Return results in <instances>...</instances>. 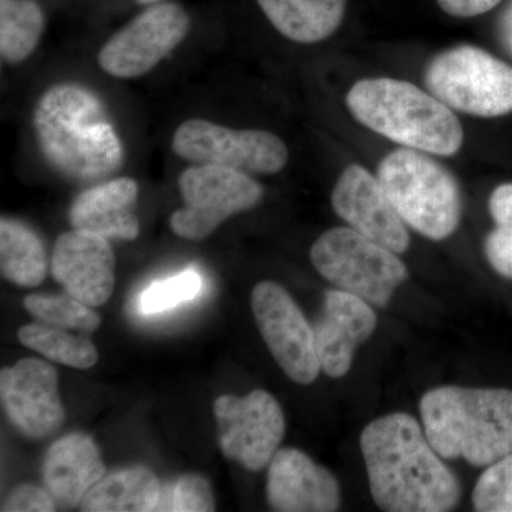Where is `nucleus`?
I'll list each match as a JSON object with an SVG mask.
<instances>
[{"label": "nucleus", "instance_id": "1", "mask_svg": "<svg viewBox=\"0 0 512 512\" xmlns=\"http://www.w3.org/2000/svg\"><path fill=\"white\" fill-rule=\"evenodd\" d=\"M360 448L380 510L447 512L460 503L457 477L410 414H387L367 424Z\"/></svg>", "mask_w": 512, "mask_h": 512}, {"label": "nucleus", "instance_id": "2", "mask_svg": "<svg viewBox=\"0 0 512 512\" xmlns=\"http://www.w3.org/2000/svg\"><path fill=\"white\" fill-rule=\"evenodd\" d=\"M37 144L47 163L77 181H97L119 170L120 138L99 97L80 84H57L35 111Z\"/></svg>", "mask_w": 512, "mask_h": 512}, {"label": "nucleus", "instance_id": "3", "mask_svg": "<svg viewBox=\"0 0 512 512\" xmlns=\"http://www.w3.org/2000/svg\"><path fill=\"white\" fill-rule=\"evenodd\" d=\"M420 414L444 460L488 467L512 453V390L437 387L421 397Z\"/></svg>", "mask_w": 512, "mask_h": 512}, {"label": "nucleus", "instance_id": "4", "mask_svg": "<svg viewBox=\"0 0 512 512\" xmlns=\"http://www.w3.org/2000/svg\"><path fill=\"white\" fill-rule=\"evenodd\" d=\"M346 104L356 121L400 146L443 157L456 156L463 147V127L453 110L413 83L359 80Z\"/></svg>", "mask_w": 512, "mask_h": 512}, {"label": "nucleus", "instance_id": "5", "mask_svg": "<svg viewBox=\"0 0 512 512\" xmlns=\"http://www.w3.org/2000/svg\"><path fill=\"white\" fill-rule=\"evenodd\" d=\"M377 178L414 231L433 241H443L456 232L463 214L460 185L427 153L397 148L380 161Z\"/></svg>", "mask_w": 512, "mask_h": 512}, {"label": "nucleus", "instance_id": "6", "mask_svg": "<svg viewBox=\"0 0 512 512\" xmlns=\"http://www.w3.org/2000/svg\"><path fill=\"white\" fill-rule=\"evenodd\" d=\"M424 84L451 110L494 119L512 113V66L473 45L444 50L424 70Z\"/></svg>", "mask_w": 512, "mask_h": 512}, {"label": "nucleus", "instance_id": "7", "mask_svg": "<svg viewBox=\"0 0 512 512\" xmlns=\"http://www.w3.org/2000/svg\"><path fill=\"white\" fill-rule=\"evenodd\" d=\"M311 261L330 284L377 308H386L409 276L396 252L350 227L332 228L320 235L312 245Z\"/></svg>", "mask_w": 512, "mask_h": 512}, {"label": "nucleus", "instance_id": "8", "mask_svg": "<svg viewBox=\"0 0 512 512\" xmlns=\"http://www.w3.org/2000/svg\"><path fill=\"white\" fill-rule=\"evenodd\" d=\"M184 208L170 218L174 234L191 241L210 237L232 215L249 211L262 200L264 190L248 173L197 164L178 178Z\"/></svg>", "mask_w": 512, "mask_h": 512}, {"label": "nucleus", "instance_id": "9", "mask_svg": "<svg viewBox=\"0 0 512 512\" xmlns=\"http://www.w3.org/2000/svg\"><path fill=\"white\" fill-rule=\"evenodd\" d=\"M173 151L195 164L222 165L242 173L275 174L288 163L284 141L264 130H235L192 119L174 134Z\"/></svg>", "mask_w": 512, "mask_h": 512}, {"label": "nucleus", "instance_id": "10", "mask_svg": "<svg viewBox=\"0 0 512 512\" xmlns=\"http://www.w3.org/2000/svg\"><path fill=\"white\" fill-rule=\"evenodd\" d=\"M214 416L222 454L249 471L269 466L285 436V416L271 393L255 390L245 397L221 396Z\"/></svg>", "mask_w": 512, "mask_h": 512}, {"label": "nucleus", "instance_id": "11", "mask_svg": "<svg viewBox=\"0 0 512 512\" xmlns=\"http://www.w3.org/2000/svg\"><path fill=\"white\" fill-rule=\"evenodd\" d=\"M252 312L269 352L286 376L298 384L318 379L315 333L292 296L275 282H259L252 291Z\"/></svg>", "mask_w": 512, "mask_h": 512}, {"label": "nucleus", "instance_id": "12", "mask_svg": "<svg viewBox=\"0 0 512 512\" xmlns=\"http://www.w3.org/2000/svg\"><path fill=\"white\" fill-rule=\"evenodd\" d=\"M188 29L190 18L180 5L157 3L111 37L100 50V67L119 79L144 76L183 42Z\"/></svg>", "mask_w": 512, "mask_h": 512}, {"label": "nucleus", "instance_id": "13", "mask_svg": "<svg viewBox=\"0 0 512 512\" xmlns=\"http://www.w3.org/2000/svg\"><path fill=\"white\" fill-rule=\"evenodd\" d=\"M3 410L29 439L52 436L64 423L55 367L37 359H23L0 373Z\"/></svg>", "mask_w": 512, "mask_h": 512}, {"label": "nucleus", "instance_id": "14", "mask_svg": "<svg viewBox=\"0 0 512 512\" xmlns=\"http://www.w3.org/2000/svg\"><path fill=\"white\" fill-rule=\"evenodd\" d=\"M332 207L350 228L397 255L410 247L406 222L393 207L377 175L350 164L332 192Z\"/></svg>", "mask_w": 512, "mask_h": 512}, {"label": "nucleus", "instance_id": "15", "mask_svg": "<svg viewBox=\"0 0 512 512\" xmlns=\"http://www.w3.org/2000/svg\"><path fill=\"white\" fill-rule=\"evenodd\" d=\"M50 265L66 292L92 308L113 295L116 258L107 238L79 229L66 232L56 239Z\"/></svg>", "mask_w": 512, "mask_h": 512}, {"label": "nucleus", "instance_id": "16", "mask_svg": "<svg viewBox=\"0 0 512 512\" xmlns=\"http://www.w3.org/2000/svg\"><path fill=\"white\" fill-rule=\"evenodd\" d=\"M266 501L279 512H333L340 507L338 480L298 448H281L269 463Z\"/></svg>", "mask_w": 512, "mask_h": 512}, {"label": "nucleus", "instance_id": "17", "mask_svg": "<svg viewBox=\"0 0 512 512\" xmlns=\"http://www.w3.org/2000/svg\"><path fill=\"white\" fill-rule=\"evenodd\" d=\"M376 312L365 299L345 291H328L322 313L313 326L320 369L340 379L352 367L356 349L373 335Z\"/></svg>", "mask_w": 512, "mask_h": 512}, {"label": "nucleus", "instance_id": "18", "mask_svg": "<svg viewBox=\"0 0 512 512\" xmlns=\"http://www.w3.org/2000/svg\"><path fill=\"white\" fill-rule=\"evenodd\" d=\"M43 483L60 507H79L94 485L106 476L99 447L83 433L55 441L42 467Z\"/></svg>", "mask_w": 512, "mask_h": 512}, {"label": "nucleus", "instance_id": "19", "mask_svg": "<svg viewBox=\"0 0 512 512\" xmlns=\"http://www.w3.org/2000/svg\"><path fill=\"white\" fill-rule=\"evenodd\" d=\"M138 185L133 178H116L83 191L70 208L73 229L104 238L133 241L140 234L136 214Z\"/></svg>", "mask_w": 512, "mask_h": 512}, {"label": "nucleus", "instance_id": "20", "mask_svg": "<svg viewBox=\"0 0 512 512\" xmlns=\"http://www.w3.org/2000/svg\"><path fill=\"white\" fill-rule=\"evenodd\" d=\"M346 3L348 0H258L272 26L302 45L332 36L345 18Z\"/></svg>", "mask_w": 512, "mask_h": 512}, {"label": "nucleus", "instance_id": "21", "mask_svg": "<svg viewBox=\"0 0 512 512\" xmlns=\"http://www.w3.org/2000/svg\"><path fill=\"white\" fill-rule=\"evenodd\" d=\"M161 483L146 467H130L106 474L84 498L86 512L156 511L161 500Z\"/></svg>", "mask_w": 512, "mask_h": 512}, {"label": "nucleus", "instance_id": "22", "mask_svg": "<svg viewBox=\"0 0 512 512\" xmlns=\"http://www.w3.org/2000/svg\"><path fill=\"white\" fill-rule=\"evenodd\" d=\"M47 254L39 235L23 222L0 221V269L12 284L36 288L46 279Z\"/></svg>", "mask_w": 512, "mask_h": 512}, {"label": "nucleus", "instance_id": "23", "mask_svg": "<svg viewBox=\"0 0 512 512\" xmlns=\"http://www.w3.org/2000/svg\"><path fill=\"white\" fill-rule=\"evenodd\" d=\"M45 30V15L35 0H0V55L20 63L32 55Z\"/></svg>", "mask_w": 512, "mask_h": 512}, {"label": "nucleus", "instance_id": "24", "mask_svg": "<svg viewBox=\"0 0 512 512\" xmlns=\"http://www.w3.org/2000/svg\"><path fill=\"white\" fill-rule=\"evenodd\" d=\"M19 340L26 348L39 352L52 362L62 363L74 369H90L99 360V352L87 335L74 336L66 330L45 323L23 326Z\"/></svg>", "mask_w": 512, "mask_h": 512}, {"label": "nucleus", "instance_id": "25", "mask_svg": "<svg viewBox=\"0 0 512 512\" xmlns=\"http://www.w3.org/2000/svg\"><path fill=\"white\" fill-rule=\"evenodd\" d=\"M26 311L45 325L64 330H77L92 335L99 329L101 319L92 306L69 295H29L25 298Z\"/></svg>", "mask_w": 512, "mask_h": 512}, {"label": "nucleus", "instance_id": "26", "mask_svg": "<svg viewBox=\"0 0 512 512\" xmlns=\"http://www.w3.org/2000/svg\"><path fill=\"white\" fill-rule=\"evenodd\" d=\"M488 211L495 227L484 241L485 258L498 275L512 279V183L491 192Z\"/></svg>", "mask_w": 512, "mask_h": 512}, {"label": "nucleus", "instance_id": "27", "mask_svg": "<svg viewBox=\"0 0 512 512\" xmlns=\"http://www.w3.org/2000/svg\"><path fill=\"white\" fill-rule=\"evenodd\" d=\"M473 507L478 512H512V453L488 466L478 478Z\"/></svg>", "mask_w": 512, "mask_h": 512}, {"label": "nucleus", "instance_id": "28", "mask_svg": "<svg viewBox=\"0 0 512 512\" xmlns=\"http://www.w3.org/2000/svg\"><path fill=\"white\" fill-rule=\"evenodd\" d=\"M201 276L195 271L164 279L148 286L138 299V309L144 315H154L192 301L201 291Z\"/></svg>", "mask_w": 512, "mask_h": 512}, {"label": "nucleus", "instance_id": "29", "mask_svg": "<svg viewBox=\"0 0 512 512\" xmlns=\"http://www.w3.org/2000/svg\"><path fill=\"white\" fill-rule=\"evenodd\" d=\"M167 501H161L156 511L210 512L215 511L214 495L207 478L187 474L175 481L168 491Z\"/></svg>", "mask_w": 512, "mask_h": 512}, {"label": "nucleus", "instance_id": "30", "mask_svg": "<svg viewBox=\"0 0 512 512\" xmlns=\"http://www.w3.org/2000/svg\"><path fill=\"white\" fill-rule=\"evenodd\" d=\"M56 503L46 488L23 484L16 487L2 505L3 512H50Z\"/></svg>", "mask_w": 512, "mask_h": 512}, {"label": "nucleus", "instance_id": "31", "mask_svg": "<svg viewBox=\"0 0 512 512\" xmlns=\"http://www.w3.org/2000/svg\"><path fill=\"white\" fill-rule=\"evenodd\" d=\"M503 0H437L447 15L454 18L467 19L484 15L494 8H497Z\"/></svg>", "mask_w": 512, "mask_h": 512}, {"label": "nucleus", "instance_id": "32", "mask_svg": "<svg viewBox=\"0 0 512 512\" xmlns=\"http://www.w3.org/2000/svg\"><path fill=\"white\" fill-rule=\"evenodd\" d=\"M136 2L140 3V5H157L161 0H136Z\"/></svg>", "mask_w": 512, "mask_h": 512}]
</instances>
